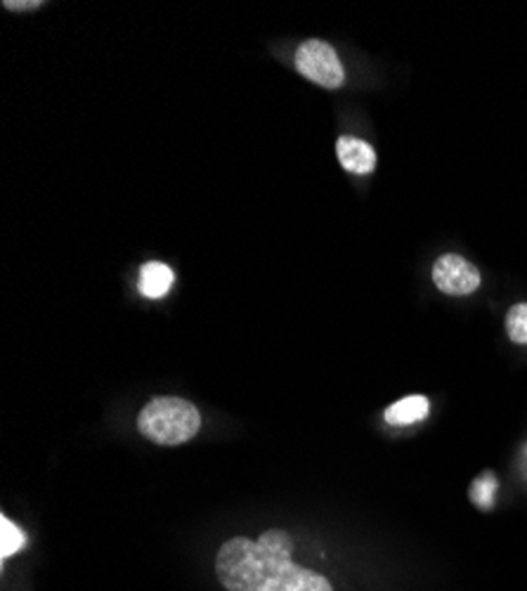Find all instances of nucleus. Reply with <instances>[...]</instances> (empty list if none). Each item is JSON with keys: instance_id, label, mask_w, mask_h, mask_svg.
<instances>
[{"instance_id": "nucleus-4", "label": "nucleus", "mask_w": 527, "mask_h": 591, "mask_svg": "<svg viewBox=\"0 0 527 591\" xmlns=\"http://www.w3.org/2000/svg\"><path fill=\"white\" fill-rule=\"evenodd\" d=\"M432 282L447 296H468L480 287V270L464 256L445 253L432 266Z\"/></svg>"}, {"instance_id": "nucleus-7", "label": "nucleus", "mask_w": 527, "mask_h": 591, "mask_svg": "<svg viewBox=\"0 0 527 591\" xmlns=\"http://www.w3.org/2000/svg\"><path fill=\"white\" fill-rule=\"evenodd\" d=\"M140 291L147 299H161L173 284V270L163 263H145L140 270Z\"/></svg>"}, {"instance_id": "nucleus-10", "label": "nucleus", "mask_w": 527, "mask_h": 591, "mask_svg": "<svg viewBox=\"0 0 527 591\" xmlns=\"http://www.w3.org/2000/svg\"><path fill=\"white\" fill-rule=\"evenodd\" d=\"M495 488H497L495 475H483L480 480H476L474 490H470V497H474V502L478 507L489 509L493 507V500H495Z\"/></svg>"}, {"instance_id": "nucleus-9", "label": "nucleus", "mask_w": 527, "mask_h": 591, "mask_svg": "<svg viewBox=\"0 0 527 591\" xmlns=\"http://www.w3.org/2000/svg\"><path fill=\"white\" fill-rule=\"evenodd\" d=\"M0 534H3V538H0V557L3 559H8V557H12V553L20 551L27 542L24 532L17 528L10 519H6V515L0 519Z\"/></svg>"}, {"instance_id": "nucleus-2", "label": "nucleus", "mask_w": 527, "mask_h": 591, "mask_svg": "<svg viewBox=\"0 0 527 591\" xmlns=\"http://www.w3.org/2000/svg\"><path fill=\"white\" fill-rule=\"evenodd\" d=\"M140 433L157 445H182L201 429V414L182 398L149 400L138 417Z\"/></svg>"}, {"instance_id": "nucleus-5", "label": "nucleus", "mask_w": 527, "mask_h": 591, "mask_svg": "<svg viewBox=\"0 0 527 591\" xmlns=\"http://www.w3.org/2000/svg\"><path fill=\"white\" fill-rule=\"evenodd\" d=\"M336 154H338V161H341L344 169L355 173V176H367L376 169L374 147L360 138H350V136L338 138Z\"/></svg>"}, {"instance_id": "nucleus-1", "label": "nucleus", "mask_w": 527, "mask_h": 591, "mask_svg": "<svg viewBox=\"0 0 527 591\" xmlns=\"http://www.w3.org/2000/svg\"><path fill=\"white\" fill-rule=\"evenodd\" d=\"M294 540L268 530L260 540L232 538L216 557V575L228 591H334L327 578L291 561Z\"/></svg>"}, {"instance_id": "nucleus-6", "label": "nucleus", "mask_w": 527, "mask_h": 591, "mask_svg": "<svg viewBox=\"0 0 527 591\" xmlns=\"http://www.w3.org/2000/svg\"><path fill=\"white\" fill-rule=\"evenodd\" d=\"M430 402L424 395H409L402 398L386 410V421L392 427H409V423H417L428 417Z\"/></svg>"}, {"instance_id": "nucleus-3", "label": "nucleus", "mask_w": 527, "mask_h": 591, "mask_svg": "<svg viewBox=\"0 0 527 591\" xmlns=\"http://www.w3.org/2000/svg\"><path fill=\"white\" fill-rule=\"evenodd\" d=\"M296 69L298 73H304L308 81L329 90L341 88L346 81V71L341 60H338L336 50L329 43L317 39H310L298 46Z\"/></svg>"}, {"instance_id": "nucleus-11", "label": "nucleus", "mask_w": 527, "mask_h": 591, "mask_svg": "<svg viewBox=\"0 0 527 591\" xmlns=\"http://www.w3.org/2000/svg\"><path fill=\"white\" fill-rule=\"evenodd\" d=\"M8 10H31V8H39L41 3H12V0H6L3 3Z\"/></svg>"}, {"instance_id": "nucleus-8", "label": "nucleus", "mask_w": 527, "mask_h": 591, "mask_svg": "<svg viewBox=\"0 0 527 591\" xmlns=\"http://www.w3.org/2000/svg\"><path fill=\"white\" fill-rule=\"evenodd\" d=\"M506 334L514 343L527 345V303H518L506 312Z\"/></svg>"}]
</instances>
